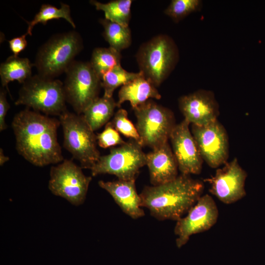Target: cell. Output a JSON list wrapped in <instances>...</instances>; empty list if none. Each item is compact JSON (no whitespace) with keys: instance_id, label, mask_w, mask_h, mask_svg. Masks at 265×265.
Instances as JSON below:
<instances>
[{"instance_id":"1","label":"cell","mask_w":265,"mask_h":265,"mask_svg":"<svg viewBox=\"0 0 265 265\" xmlns=\"http://www.w3.org/2000/svg\"><path fill=\"white\" fill-rule=\"evenodd\" d=\"M59 120L25 109L13 118L12 127L18 153L39 167L62 162L63 157L57 139Z\"/></svg>"},{"instance_id":"2","label":"cell","mask_w":265,"mask_h":265,"mask_svg":"<svg viewBox=\"0 0 265 265\" xmlns=\"http://www.w3.org/2000/svg\"><path fill=\"white\" fill-rule=\"evenodd\" d=\"M204 183L181 174L166 183L145 187L141 193V206L159 220L177 221L203 195Z\"/></svg>"},{"instance_id":"3","label":"cell","mask_w":265,"mask_h":265,"mask_svg":"<svg viewBox=\"0 0 265 265\" xmlns=\"http://www.w3.org/2000/svg\"><path fill=\"white\" fill-rule=\"evenodd\" d=\"M83 47L82 38L75 30L55 34L39 48L33 66L39 75L54 79L66 72Z\"/></svg>"},{"instance_id":"4","label":"cell","mask_w":265,"mask_h":265,"mask_svg":"<svg viewBox=\"0 0 265 265\" xmlns=\"http://www.w3.org/2000/svg\"><path fill=\"white\" fill-rule=\"evenodd\" d=\"M135 57L139 72L157 87L175 68L179 61V52L171 37L160 34L143 43Z\"/></svg>"},{"instance_id":"5","label":"cell","mask_w":265,"mask_h":265,"mask_svg":"<svg viewBox=\"0 0 265 265\" xmlns=\"http://www.w3.org/2000/svg\"><path fill=\"white\" fill-rule=\"evenodd\" d=\"M66 102L61 81L36 74L22 84L15 104L26 106L47 115L59 116L67 110Z\"/></svg>"},{"instance_id":"6","label":"cell","mask_w":265,"mask_h":265,"mask_svg":"<svg viewBox=\"0 0 265 265\" xmlns=\"http://www.w3.org/2000/svg\"><path fill=\"white\" fill-rule=\"evenodd\" d=\"M59 117L64 148L80 162L82 168L91 169L101 156L94 132L81 114L66 110Z\"/></svg>"},{"instance_id":"7","label":"cell","mask_w":265,"mask_h":265,"mask_svg":"<svg viewBox=\"0 0 265 265\" xmlns=\"http://www.w3.org/2000/svg\"><path fill=\"white\" fill-rule=\"evenodd\" d=\"M133 109L143 147L153 150L168 142L176 125L172 110L151 99Z\"/></svg>"},{"instance_id":"8","label":"cell","mask_w":265,"mask_h":265,"mask_svg":"<svg viewBox=\"0 0 265 265\" xmlns=\"http://www.w3.org/2000/svg\"><path fill=\"white\" fill-rule=\"evenodd\" d=\"M134 140L111 147L109 154L101 156L91 168L93 176L101 174L115 176L118 180H135L140 169L146 165V154Z\"/></svg>"},{"instance_id":"9","label":"cell","mask_w":265,"mask_h":265,"mask_svg":"<svg viewBox=\"0 0 265 265\" xmlns=\"http://www.w3.org/2000/svg\"><path fill=\"white\" fill-rule=\"evenodd\" d=\"M65 73L63 88L66 102L77 114H82L99 97L101 79L89 62L74 60Z\"/></svg>"},{"instance_id":"10","label":"cell","mask_w":265,"mask_h":265,"mask_svg":"<svg viewBox=\"0 0 265 265\" xmlns=\"http://www.w3.org/2000/svg\"><path fill=\"white\" fill-rule=\"evenodd\" d=\"M50 175L49 189L53 194L75 206L83 203L92 178L86 176L81 167L65 159L52 166Z\"/></svg>"},{"instance_id":"11","label":"cell","mask_w":265,"mask_h":265,"mask_svg":"<svg viewBox=\"0 0 265 265\" xmlns=\"http://www.w3.org/2000/svg\"><path fill=\"white\" fill-rule=\"evenodd\" d=\"M191 132L203 160L210 167L217 168L227 162L229 138L226 129L218 120L205 126L191 125Z\"/></svg>"},{"instance_id":"12","label":"cell","mask_w":265,"mask_h":265,"mask_svg":"<svg viewBox=\"0 0 265 265\" xmlns=\"http://www.w3.org/2000/svg\"><path fill=\"white\" fill-rule=\"evenodd\" d=\"M218 215L217 206L212 197L208 194L202 195L187 215L176 221L174 231L177 247L185 245L192 235L210 229L216 224Z\"/></svg>"},{"instance_id":"13","label":"cell","mask_w":265,"mask_h":265,"mask_svg":"<svg viewBox=\"0 0 265 265\" xmlns=\"http://www.w3.org/2000/svg\"><path fill=\"white\" fill-rule=\"evenodd\" d=\"M247 173L236 158L217 168L213 176L204 181L210 185V192L226 204L234 203L246 194L245 183Z\"/></svg>"},{"instance_id":"14","label":"cell","mask_w":265,"mask_h":265,"mask_svg":"<svg viewBox=\"0 0 265 265\" xmlns=\"http://www.w3.org/2000/svg\"><path fill=\"white\" fill-rule=\"evenodd\" d=\"M189 125L184 119L176 125L169 139L181 173L197 175L201 172L203 159L189 129Z\"/></svg>"},{"instance_id":"15","label":"cell","mask_w":265,"mask_h":265,"mask_svg":"<svg viewBox=\"0 0 265 265\" xmlns=\"http://www.w3.org/2000/svg\"><path fill=\"white\" fill-rule=\"evenodd\" d=\"M179 109L190 124L205 126L217 120L219 106L211 90L199 89L180 97Z\"/></svg>"},{"instance_id":"16","label":"cell","mask_w":265,"mask_h":265,"mask_svg":"<svg viewBox=\"0 0 265 265\" xmlns=\"http://www.w3.org/2000/svg\"><path fill=\"white\" fill-rule=\"evenodd\" d=\"M135 180L105 182L99 181V186L113 198L121 210L132 219H137L145 215L141 206L140 194L135 186Z\"/></svg>"},{"instance_id":"17","label":"cell","mask_w":265,"mask_h":265,"mask_svg":"<svg viewBox=\"0 0 265 265\" xmlns=\"http://www.w3.org/2000/svg\"><path fill=\"white\" fill-rule=\"evenodd\" d=\"M146 165L152 186L171 181L178 176V165L168 142L146 154Z\"/></svg>"},{"instance_id":"18","label":"cell","mask_w":265,"mask_h":265,"mask_svg":"<svg viewBox=\"0 0 265 265\" xmlns=\"http://www.w3.org/2000/svg\"><path fill=\"white\" fill-rule=\"evenodd\" d=\"M117 107L123 103L130 102L132 109L151 99L159 100L161 95L156 87L142 74L121 87L118 92Z\"/></svg>"},{"instance_id":"19","label":"cell","mask_w":265,"mask_h":265,"mask_svg":"<svg viewBox=\"0 0 265 265\" xmlns=\"http://www.w3.org/2000/svg\"><path fill=\"white\" fill-rule=\"evenodd\" d=\"M116 107L117 102L113 97L103 95L92 102L81 115L88 125L95 132L109 122Z\"/></svg>"},{"instance_id":"20","label":"cell","mask_w":265,"mask_h":265,"mask_svg":"<svg viewBox=\"0 0 265 265\" xmlns=\"http://www.w3.org/2000/svg\"><path fill=\"white\" fill-rule=\"evenodd\" d=\"M34 66L26 57L14 55L9 56L0 65V77L3 87L8 89V83L16 80L24 83L32 76V67Z\"/></svg>"},{"instance_id":"21","label":"cell","mask_w":265,"mask_h":265,"mask_svg":"<svg viewBox=\"0 0 265 265\" xmlns=\"http://www.w3.org/2000/svg\"><path fill=\"white\" fill-rule=\"evenodd\" d=\"M90 3L97 10L104 12L105 19L124 26H129L132 0H114L106 3L90 0Z\"/></svg>"},{"instance_id":"22","label":"cell","mask_w":265,"mask_h":265,"mask_svg":"<svg viewBox=\"0 0 265 265\" xmlns=\"http://www.w3.org/2000/svg\"><path fill=\"white\" fill-rule=\"evenodd\" d=\"M99 22L104 28L103 37L109 44V47L120 52L129 47L132 43V34L129 26H124L105 18L100 19Z\"/></svg>"},{"instance_id":"23","label":"cell","mask_w":265,"mask_h":265,"mask_svg":"<svg viewBox=\"0 0 265 265\" xmlns=\"http://www.w3.org/2000/svg\"><path fill=\"white\" fill-rule=\"evenodd\" d=\"M121 52L110 48H96L92 53L89 63L98 77L101 79L108 71L121 64Z\"/></svg>"},{"instance_id":"24","label":"cell","mask_w":265,"mask_h":265,"mask_svg":"<svg viewBox=\"0 0 265 265\" xmlns=\"http://www.w3.org/2000/svg\"><path fill=\"white\" fill-rule=\"evenodd\" d=\"M60 7L58 8L49 4H42L34 18L29 22H26L28 27L26 33L31 35L32 30L35 25L41 23L45 25L50 20L61 18L66 20L75 28L76 26L71 16L70 6L63 2H60Z\"/></svg>"},{"instance_id":"25","label":"cell","mask_w":265,"mask_h":265,"mask_svg":"<svg viewBox=\"0 0 265 265\" xmlns=\"http://www.w3.org/2000/svg\"><path fill=\"white\" fill-rule=\"evenodd\" d=\"M141 74L140 72H128L121 64L116 66L104 75L101 79V86L104 90V96L113 97L114 91L116 88L130 82Z\"/></svg>"},{"instance_id":"26","label":"cell","mask_w":265,"mask_h":265,"mask_svg":"<svg viewBox=\"0 0 265 265\" xmlns=\"http://www.w3.org/2000/svg\"><path fill=\"white\" fill-rule=\"evenodd\" d=\"M202 5L200 0H172L164 12L175 22H178L191 13L200 10Z\"/></svg>"},{"instance_id":"27","label":"cell","mask_w":265,"mask_h":265,"mask_svg":"<svg viewBox=\"0 0 265 265\" xmlns=\"http://www.w3.org/2000/svg\"><path fill=\"white\" fill-rule=\"evenodd\" d=\"M109 122L118 132L134 140L141 145L140 137L136 128L129 119L126 110L119 108L113 115L112 120Z\"/></svg>"},{"instance_id":"28","label":"cell","mask_w":265,"mask_h":265,"mask_svg":"<svg viewBox=\"0 0 265 265\" xmlns=\"http://www.w3.org/2000/svg\"><path fill=\"white\" fill-rule=\"evenodd\" d=\"M96 137L99 146L105 149L117 145H121L126 143L110 122L106 125L102 132L96 135Z\"/></svg>"},{"instance_id":"29","label":"cell","mask_w":265,"mask_h":265,"mask_svg":"<svg viewBox=\"0 0 265 265\" xmlns=\"http://www.w3.org/2000/svg\"><path fill=\"white\" fill-rule=\"evenodd\" d=\"M10 108V105L6 98V91L3 88L0 90V131H3L7 128L5 117Z\"/></svg>"},{"instance_id":"30","label":"cell","mask_w":265,"mask_h":265,"mask_svg":"<svg viewBox=\"0 0 265 265\" xmlns=\"http://www.w3.org/2000/svg\"><path fill=\"white\" fill-rule=\"evenodd\" d=\"M26 33L19 36L13 38L9 40L8 42L10 50L13 53V55L18 56L19 54L23 51L27 46V40L26 36Z\"/></svg>"},{"instance_id":"31","label":"cell","mask_w":265,"mask_h":265,"mask_svg":"<svg viewBox=\"0 0 265 265\" xmlns=\"http://www.w3.org/2000/svg\"><path fill=\"white\" fill-rule=\"evenodd\" d=\"M9 158L5 156L2 148L0 149V165L2 166L5 162L8 161Z\"/></svg>"}]
</instances>
